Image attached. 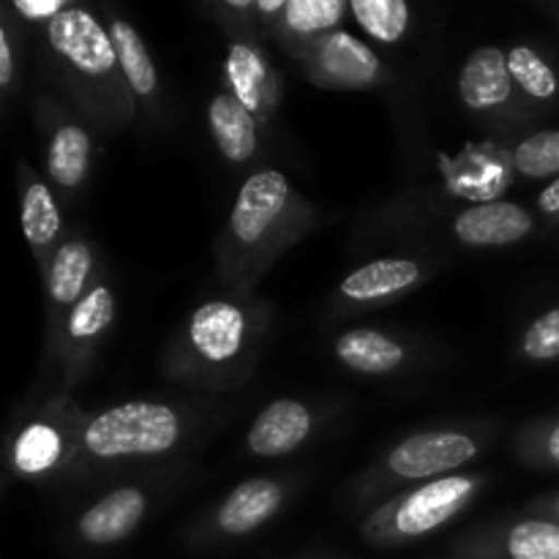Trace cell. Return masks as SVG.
<instances>
[{
	"label": "cell",
	"instance_id": "cell-22",
	"mask_svg": "<svg viewBox=\"0 0 559 559\" xmlns=\"http://www.w3.org/2000/svg\"><path fill=\"white\" fill-rule=\"evenodd\" d=\"M207 126L218 153L229 164H246L260 147V120L229 91L216 93L207 104Z\"/></svg>",
	"mask_w": 559,
	"mask_h": 559
},
{
	"label": "cell",
	"instance_id": "cell-19",
	"mask_svg": "<svg viewBox=\"0 0 559 559\" xmlns=\"http://www.w3.org/2000/svg\"><path fill=\"white\" fill-rule=\"evenodd\" d=\"M333 355L344 369L355 374L388 377L407 366L409 347L380 328H349L336 336Z\"/></svg>",
	"mask_w": 559,
	"mask_h": 559
},
{
	"label": "cell",
	"instance_id": "cell-13",
	"mask_svg": "<svg viewBox=\"0 0 559 559\" xmlns=\"http://www.w3.org/2000/svg\"><path fill=\"white\" fill-rule=\"evenodd\" d=\"M516 91L508 71V52L497 44L473 49L459 71V98L475 115H502L513 104Z\"/></svg>",
	"mask_w": 559,
	"mask_h": 559
},
{
	"label": "cell",
	"instance_id": "cell-11",
	"mask_svg": "<svg viewBox=\"0 0 559 559\" xmlns=\"http://www.w3.org/2000/svg\"><path fill=\"white\" fill-rule=\"evenodd\" d=\"M147 508H151V497L142 486H118L76 519V538L91 549H109V546L123 544L142 527Z\"/></svg>",
	"mask_w": 559,
	"mask_h": 559
},
{
	"label": "cell",
	"instance_id": "cell-6",
	"mask_svg": "<svg viewBox=\"0 0 559 559\" xmlns=\"http://www.w3.org/2000/svg\"><path fill=\"white\" fill-rule=\"evenodd\" d=\"M484 448V435L462 426L415 431L380 459V464L371 469V480H364V486L369 495H377L393 486H420L459 475V469L475 462Z\"/></svg>",
	"mask_w": 559,
	"mask_h": 559
},
{
	"label": "cell",
	"instance_id": "cell-18",
	"mask_svg": "<svg viewBox=\"0 0 559 559\" xmlns=\"http://www.w3.org/2000/svg\"><path fill=\"white\" fill-rule=\"evenodd\" d=\"M20 224L33 257L41 265V273L47 271L49 260L63 243V216L55 191L49 189L47 180L38 178L31 169V164L20 162Z\"/></svg>",
	"mask_w": 559,
	"mask_h": 559
},
{
	"label": "cell",
	"instance_id": "cell-15",
	"mask_svg": "<svg viewBox=\"0 0 559 559\" xmlns=\"http://www.w3.org/2000/svg\"><path fill=\"white\" fill-rule=\"evenodd\" d=\"M453 238L469 249L516 246L535 229V218L519 202H480L453 216Z\"/></svg>",
	"mask_w": 559,
	"mask_h": 559
},
{
	"label": "cell",
	"instance_id": "cell-21",
	"mask_svg": "<svg viewBox=\"0 0 559 559\" xmlns=\"http://www.w3.org/2000/svg\"><path fill=\"white\" fill-rule=\"evenodd\" d=\"M93 262H96V257H93V246L87 238L76 235V238H66L58 246L47 271L41 273L52 311H60L66 317L85 298L87 289L93 287Z\"/></svg>",
	"mask_w": 559,
	"mask_h": 559
},
{
	"label": "cell",
	"instance_id": "cell-9",
	"mask_svg": "<svg viewBox=\"0 0 559 559\" xmlns=\"http://www.w3.org/2000/svg\"><path fill=\"white\" fill-rule=\"evenodd\" d=\"M309 80L331 91H369L382 80V60L347 31H333L300 49Z\"/></svg>",
	"mask_w": 559,
	"mask_h": 559
},
{
	"label": "cell",
	"instance_id": "cell-16",
	"mask_svg": "<svg viewBox=\"0 0 559 559\" xmlns=\"http://www.w3.org/2000/svg\"><path fill=\"white\" fill-rule=\"evenodd\" d=\"M314 435V413L298 399H276L257 413L246 435V448L257 459H282L298 451Z\"/></svg>",
	"mask_w": 559,
	"mask_h": 559
},
{
	"label": "cell",
	"instance_id": "cell-32",
	"mask_svg": "<svg viewBox=\"0 0 559 559\" xmlns=\"http://www.w3.org/2000/svg\"><path fill=\"white\" fill-rule=\"evenodd\" d=\"M530 516H540V519H551V522L559 524V491L557 495L540 497V500L530 502L527 506Z\"/></svg>",
	"mask_w": 559,
	"mask_h": 559
},
{
	"label": "cell",
	"instance_id": "cell-23",
	"mask_svg": "<svg viewBox=\"0 0 559 559\" xmlns=\"http://www.w3.org/2000/svg\"><path fill=\"white\" fill-rule=\"evenodd\" d=\"M349 3L344 0H284V11L276 16V31L295 55L317 38L338 31Z\"/></svg>",
	"mask_w": 559,
	"mask_h": 559
},
{
	"label": "cell",
	"instance_id": "cell-28",
	"mask_svg": "<svg viewBox=\"0 0 559 559\" xmlns=\"http://www.w3.org/2000/svg\"><path fill=\"white\" fill-rule=\"evenodd\" d=\"M516 453L524 464L559 469V418L527 426L516 437Z\"/></svg>",
	"mask_w": 559,
	"mask_h": 559
},
{
	"label": "cell",
	"instance_id": "cell-8",
	"mask_svg": "<svg viewBox=\"0 0 559 559\" xmlns=\"http://www.w3.org/2000/svg\"><path fill=\"white\" fill-rule=\"evenodd\" d=\"M462 559H559V524L540 516L497 519L456 540Z\"/></svg>",
	"mask_w": 559,
	"mask_h": 559
},
{
	"label": "cell",
	"instance_id": "cell-7",
	"mask_svg": "<svg viewBox=\"0 0 559 559\" xmlns=\"http://www.w3.org/2000/svg\"><path fill=\"white\" fill-rule=\"evenodd\" d=\"M287 502V486L278 478H249L235 486L194 530V546L205 549L254 535L265 527Z\"/></svg>",
	"mask_w": 559,
	"mask_h": 559
},
{
	"label": "cell",
	"instance_id": "cell-27",
	"mask_svg": "<svg viewBox=\"0 0 559 559\" xmlns=\"http://www.w3.org/2000/svg\"><path fill=\"white\" fill-rule=\"evenodd\" d=\"M513 169L530 180L559 178V129L524 136L513 147Z\"/></svg>",
	"mask_w": 559,
	"mask_h": 559
},
{
	"label": "cell",
	"instance_id": "cell-24",
	"mask_svg": "<svg viewBox=\"0 0 559 559\" xmlns=\"http://www.w3.org/2000/svg\"><path fill=\"white\" fill-rule=\"evenodd\" d=\"M109 38L115 44V52H118L120 71H123V80L129 85L131 96L142 104H153L158 98V71L156 63L151 58V49H147L145 38L140 36L131 22H126L123 16H109Z\"/></svg>",
	"mask_w": 559,
	"mask_h": 559
},
{
	"label": "cell",
	"instance_id": "cell-33",
	"mask_svg": "<svg viewBox=\"0 0 559 559\" xmlns=\"http://www.w3.org/2000/svg\"><path fill=\"white\" fill-rule=\"evenodd\" d=\"M538 211L551 218L559 216V178L551 180V183L538 194Z\"/></svg>",
	"mask_w": 559,
	"mask_h": 559
},
{
	"label": "cell",
	"instance_id": "cell-25",
	"mask_svg": "<svg viewBox=\"0 0 559 559\" xmlns=\"http://www.w3.org/2000/svg\"><path fill=\"white\" fill-rule=\"evenodd\" d=\"M349 14L364 27L366 36L388 47L407 36L409 20H413L407 0H353Z\"/></svg>",
	"mask_w": 559,
	"mask_h": 559
},
{
	"label": "cell",
	"instance_id": "cell-2",
	"mask_svg": "<svg viewBox=\"0 0 559 559\" xmlns=\"http://www.w3.org/2000/svg\"><path fill=\"white\" fill-rule=\"evenodd\" d=\"M47 49L76 96L87 98L91 93V104L107 107L109 120L131 109L134 96L123 80L115 44L93 11L71 3L63 14L55 16L47 25Z\"/></svg>",
	"mask_w": 559,
	"mask_h": 559
},
{
	"label": "cell",
	"instance_id": "cell-31",
	"mask_svg": "<svg viewBox=\"0 0 559 559\" xmlns=\"http://www.w3.org/2000/svg\"><path fill=\"white\" fill-rule=\"evenodd\" d=\"M16 82V58H14V41H11L9 25L0 27V91L9 96L14 91Z\"/></svg>",
	"mask_w": 559,
	"mask_h": 559
},
{
	"label": "cell",
	"instance_id": "cell-4",
	"mask_svg": "<svg viewBox=\"0 0 559 559\" xmlns=\"http://www.w3.org/2000/svg\"><path fill=\"white\" fill-rule=\"evenodd\" d=\"M484 475H448L388 497L360 522V538L377 549H402L448 527L484 491Z\"/></svg>",
	"mask_w": 559,
	"mask_h": 559
},
{
	"label": "cell",
	"instance_id": "cell-34",
	"mask_svg": "<svg viewBox=\"0 0 559 559\" xmlns=\"http://www.w3.org/2000/svg\"><path fill=\"white\" fill-rule=\"evenodd\" d=\"M442 559H462V557H442Z\"/></svg>",
	"mask_w": 559,
	"mask_h": 559
},
{
	"label": "cell",
	"instance_id": "cell-3",
	"mask_svg": "<svg viewBox=\"0 0 559 559\" xmlns=\"http://www.w3.org/2000/svg\"><path fill=\"white\" fill-rule=\"evenodd\" d=\"M183 437V409L167 402H126L102 409L76 429L74 459L82 464L162 459L173 453Z\"/></svg>",
	"mask_w": 559,
	"mask_h": 559
},
{
	"label": "cell",
	"instance_id": "cell-10",
	"mask_svg": "<svg viewBox=\"0 0 559 559\" xmlns=\"http://www.w3.org/2000/svg\"><path fill=\"white\" fill-rule=\"evenodd\" d=\"M115 322V293L107 278L93 282L85 298L60 320V358L69 374H80Z\"/></svg>",
	"mask_w": 559,
	"mask_h": 559
},
{
	"label": "cell",
	"instance_id": "cell-29",
	"mask_svg": "<svg viewBox=\"0 0 559 559\" xmlns=\"http://www.w3.org/2000/svg\"><path fill=\"white\" fill-rule=\"evenodd\" d=\"M519 353L530 364H549L559 360V306L544 311L538 320H533L519 342Z\"/></svg>",
	"mask_w": 559,
	"mask_h": 559
},
{
	"label": "cell",
	"instance_id": "cell-30",
	"mask_svg": "<svg viewBox=\"0 0 559 559\" xmlns=\"http://www.w3.org/2000/svg\"><path fill=\"white\" fill-rule=\"evenodd\" d=\"M69 0H14V3L9 5L14 14H20L22 20L27 22H52L55 16L63 14L66 9H69Z\"/></svg>",
	"mask_w": 559,
	"mask_h": 559
},
{
	"label": "cell",
	"instance_id": "cell-14",
	"mask_svg": "<svg viewBox=\"0 0 559 559\" xmlns=\"http://www.w3.org/2000/svg\"><path fill=\"white\" fill-rule=\"evenodd\" d=\"M74 451L76 431L66 435L63 415H38V418L27 420L11 442V467L20 478H47L55 469L63 467L66 459H74Z\"/></svg>",
	"mask_w": 559,
	"mask_h": 559
},
{
	"label": "cell",
	"instance_id": "cell-1",
	"mask_svg": "<svg viewBox=\"0 0 559 559\" xmlns=\"http://www.w3.org/2000/svg\"><path fill=\"white\" fill-rule=\"evenodd\" d=\"M262 338V306L213 298L197 306L175 338V371L222 385L243 380Z\"/></svg>",
	"mask_w": 559,
	"mask_h": 559
},
{
	"label": "cell",
	"instance_id": "cell-12",
	"mask_svg": "<svg viewBox=\"0 0 559 559\" xmlns=\"http://www.w3.org/2000/svg\"><path fill=\"white\" fill-rule=\"evenodd\" d=\"M424 278V265L413 257H380L344 276L336 295L349 309H377L407 295Z\"/></svg>",
	"mask_w": 559,
	"mask_h": 559
},
{
	"label": "cell",
	"instance_id": "cell-26",
	"mask_svg": "<svg viewBox=\"0 0 559 559\" xmlns=\"http://www.w3.org/2000/svg\"><path fill=\"white\" fill-rule=\"evenodd\" d=\"M508 52V71H511L513 82L522 91V96L533 98V102H551L559 93V76L551 69L546 58H540L533 47L527 44H516V47L506 49Z\"/></svg>",
	"mask_w": 559,
	"mask_h": 559
},
{
	"label": "cell",
	"instance_id": "cell-20",
	"mask_svg": "<svg viewBox=\"0 0 559 559\" xmlns=\"http://www.w3.org/2000/svg\"><path fill=\"white\" fill-rule=\"evenodd\" d=\"M44 164H47V180L60 194L80 191L93 164L91 131L74 120H58L47 136Z\"/></svg>",
	"mask_w": 559,
	"mask_h": 559
},
{
	"label": "cell",
	"instance_id": "cell-5",
	"mask_svg": "<svg viewBox=\"0 0 559 559\" xmlns=\"http://www.w3.org/2000/svg\"><path fill=\"white\" fill-rule=\"evenodd\" d=\"M300 197L295 194L287 175L278 169H257L233 202L224 235V257L235 265L262 262L267 254L282 249L300 218Z\"/></svg>",
	"mask_w": 559,
	"mask_h": 559
},
{
	"label": "cell",
	"instance_id": "cell-17",
	"mask_svg": "<svg viewBox=\"0 0 559 559\" xmlns=\"http://www.w3.org/2000/svg\"><path fill=\"white\" fill-rule=\"evenodd\" d=\"M224 80L229 93L254 115L260 123H265L278 104L276 76H273L271 60L265 58L260 47L251 38H233L224 58Z\"/></svg>",
	"mask_w": 559,
	"mask_h": 559
}]
</instances>
